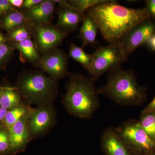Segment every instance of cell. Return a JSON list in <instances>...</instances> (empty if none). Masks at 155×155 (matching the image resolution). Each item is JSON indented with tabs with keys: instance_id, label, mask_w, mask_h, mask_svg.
<instances>
[{
	"instance_id": "obj_5",
	"label": "cell",
	"mask_w": 155,
	"mask_h": 155,
	"mask_svg": "<svg viewBox=\"0 0 155 155\" xmlns=\"http://www.w3.org/2000/svg\"><path fill=\"white\" fill-rule=\"evenodd\" d=\"M91 56V64L87 71L94 81L105 73L121 67L127 59L119 41L100 47Z\"/></svg>"
},
{
	"instance_id": "obj_4",
	"label": "cell",
	"mask_w": 155,
	"mask_h": 155,
	"mask_svg": "<svg viewBox=\"0 0 155 155\" xmlns=\"http://www.w3.org/2000/svg\"><path fill=\"white\" fill-rule=\"evenodd\" d=\"M57 81L38 70H26L20 75L17 88L31 104L40 106L51 104L58 94Z\"/></svg>"
},
{
	"instance_id": "obj_24",
	"label": "cell",
	"mask_w": 155,
	"mask_h": 155,
	"mask_svg": "<svg viewBox=\"0 0 155 155\" xmlns=\"http://www.w3.org/2000/svg\"><path fill=\"white\" fill-rule=\"evenodd\" d=\"M10 151L9 133L0 129V153H5Z\"/></svg>"
},
{
	"instance_id": "obj_29",
	"label": "cell",
	"mask_w": 155,
	"mask_h": 155,
	"mask_svg": "<svg viewBox=\"0 0 155 155\" xmlns=\"http://www.w3.org/2000/svg\"><path fill=\"white\" fill-rule=\"evenodd\" d=\"M150 112H155V97L151 102L142 111V113H147Z\"/></svg>"
},
{
	"instance_id": "obj_12",
	"label": "cell",
	"mask_w": 155,
	"mask_h": 155,
	"mask_svg": "<svg viewBox=\"0 0 155 155\" xmlns=\"http://www.w3.org/2000/svg\"><path fill=\"white\" fill-rule=\"evenodd\" d=\"M100 143L104 155H135L117 135L113 127L103 131Z\"/></svg>"
},
{
	"instance_id": "obj_13",
	"label": "cell",
	"mask_w": 155,
	"mask_h": 155,
	"mask_svg": "<svg viewBox=\"0 0 155 155\" xmlns=\"http://www.w3.org/2000/svg\"><path fill=\"white\" fill-rule=\"evenodd\" d=\"M29 110L19 121L9 128L10 152L16 153L24 149L29 138L28 119Z\"/></svg>"
},
{
	"instance_id": "obj_25",
	"label": "cell",
	"mask_w": 155,
	"mask_h": 155,
	"mask_svg": "<svg viewBox=\"0 0 155 155\" xmlns=\"http://www.w3.org/2000/svg\"><path fill=\"white\" fill-rule=\"evenodd\" d=\"M13 49L8 45H0V64H2L11 56Z\"/></svg>"
},
{
	"instance_id": "obj_7",
	"label": "cell",
	"mask_w": 155,
	"mask_h": 155,
	"mask_svg": "<svg viewBox=\"0 0 155 155\" xmlns=\"http://www.w3.org/2000/svg\"><path fill=\"white\" fill-rule=\"evenodd\" d=\"M31 35L39 52L41 56L58 49L67 36L55 25L30 24Z\"/></svg>"
},
{
	"instance_id": "obj_34",
	"label": "cell",
	"mask_w": 155,
	"mask_h": 155,
	"mask_svg": "<svg viewBox=\"0 0 155 155\" xmlns=\"http://www.w3.org/2000/svg\"><path fill=\"white\" fill-rule=\"evenodd\" d=\"M10 87H4L0 86V91L2 90L8 89L10 88Z\"/></svg>"
},
{
	"instance_id": "obj_16",
	"label": "cell",
	"mask_w": 155,
	"mask_h": 155,
	"mask_svg": "<svg viewBox=\"0 0 155 155\" xmlns=\"http://www.w3.org/2000/svg\"><path fill=\"white\" fill-rule=\"evenodd\" d=\"M13 47L19 51L20 60L23 63L28 62L34 65L41 58L35 43L31 38L14 42Z\"/></svg>"
},
{
	"instance_id": "obj_22",
	"label": "cell",
	"mask_w": 155,
	"mask_h": 155,
	"mask_svg": "<svg viewBox=\"0 0 155 155\" xmlns=\"http://www.w3.org/2000/svg\"><path fill=\"white\" fill-rule=\"evenodd\" d=\"M69 5L78 11L84 13L86 11L99 4L107 2V0H69L67 1Z\"/></svg>"
},
{
	"instance_id": "obj_14",
	"label": "cell",
	"mask_w": 155,
	"mask_h": 155,
	"mask_svg": "<svg viewBox=\"0 0 155 155\" xmlns=\"http://www.w3.org/2000/svg\"><path fill=\"white\" fill-rule=\"evenodd\" d=\"M55 3L53 0H43L33 8L25 11L27 21L32 25L50 24L54 16Z\"/></svg>"
},
{
	"instance_id": "obj_6",
	"label": "cell",
	"mask_w": 155,
	"mask_h": 155,
	"mask_svg": "<svg viewBox=\"0 0 155 155\" xmlns=\"http://www.w3.org/2000/svg\"><path fill=\"white\" fill-rule=\"evenodd\" d=\"M114 130L135 155H150L155 152V142L146 133L138 120L128 119Z\"/></svg>"
},
{
	"instance_id": "obj_23",
	"label": "cell",
	"mask_w": 155,
	"mask_h": 155,
	"mask_svg": "<svg viewBox=\"0 0 155 155\" xmlns=\"http://www.w3.org/2000/svg\"><path fill=\"white\" fill-rule=\"evenodd\" d=\"M9 39L14 42H19L31 38V31H29L26 25L21 26L10 31Z\"/></svg>"
},
{
	"instance_id": "obj_2",
	"label": "cell",
	"mask_w": 155,
	"mask_h": 155,
	"mask_svg": "<svg viewBox=\"0 0 155 155\" xmlns=\"http://www.w3.org/2000/svg\"><path fill=\"white\" fill-rule=\"evenodd\" d=\"M64 97L67 112L80 119H91L99 108L98 89L91 77L78 73L69 74Z\"/></svg>"
},
{
	"instance_id": "obj_11",
	"label": "cell",
	"mask_w": 155,
	"mask_h": 155,
	"mask_svg": "<svg viewBox=\"0 0 155 155\" xmlns=\"http://www.w3.org/2000/svg\"><path fill=\"white\" fill-rule=\"evenodd\" d=\"M55 116L51 104L29 110L28 124L30 137L39 135L48 130L54 123Z\"/></svg>"
},
{
	"instance_id": "obj_17",
	"label": "cell",
	"mask_w": 155,
	"mask_h": 155,
	"mask_svg": "<svg viewBox=\"0 0 155 155\" xmlns=\"http://www.w3.org/2000/svg\"><path fill=\"white\" fill-rule=\"evenodd\" d=\"M17 87H10L8 89L3 90L0 94V106L7 109H13L20 105L21 96Z\"/></svg>"
},
{
	"instance_id": "obj_31",
	"label": "cell",
	"mask_w": 155,
	"mask_h": 155,
	"mask_svg": "<svg viewBox=\"0 0 155 155\" xmlns=\"http://www.w3.org/2000/svg\"><path fill=\"white\" fill-rule=\"evenodd\" d=\"M9 2L12 7L21 8L23 5L24 0H9Z\"/></svg>"
},
{
	"instance_id": "obj_28",
	"label": "cell",
	"mask_w": 155,
	"mask_h": 155,
	"mask_svg": "<svg viewBox=\"0 0 155 155\" xmlns=\"http://www.w3.org/2000/svg\"><path fill=\"white\" fill-rule=\"evenodd\" d=\"M9 0H0V15L5 14L7 12L12 10Z\"/></svg>"
},
{
	"instance_id": "obj_26",
	"label": "cell",
	"mask_w": 155,
	"mask_h": 155,
	"mask_svg": "<svg viewBox=\"0 0 155 155\" xmlns=\"http://www.w3.org/2000/svg\"><path fill=\"white\" fill-rule=\"evenodd\" d=\"M145 8L150 18L155 19V0L146 1Z\"/></svg>"
},
{
	"instance_id": "obj_35",
	"label": "cell",
	"mask_w": 155,
	"mask_h": 155,
	"mask_svg": "<svg viewBox=\"0 0 155 155\" xmlns=\"http://www.w3.org/2000/svg\"><path fill=\"white\" fill-rule=\"evenodd\" d=\"M150 155H155V152L151 154Z\"/></svg>"
},
{
	"instance_id": "obj_32",
	"label": "cell",
	"mask_w": 155,
	"mask_h": 155,
	"mask_svg": "<svg viewBox=\"0 0 155 155\" xmlns=\"http://www.w3.org/2000/svg\"><path fill=\"white\" fill-rule=\"evenodd\" d=\"M8 111L7 109L0 107V123L5 119Z\"/></svg>"
},
{
	"instance_id": "obj_9",
	"label": "cell",
	"mask_w": 155,
	"mask_h": 155,
	"mask_svg": "<svg viewBox=\"0 0 155 155\" xmlns=\"http://www.w3.org/2000/svg\"><path fill=\"white\" fill-rule=\"evenodd\" d=\"M68 57L63 50L57 49L41 56L34 66L46 72L50 77L57 81L69 75Z\"/></svg>"
},
{
	"instance_id": "obj_20",
	"label": "cell",
	"mask_w": 155,
	"mask_h": 155,
	"mask_svg": "<svg viewBox=\"0 0 155 155\" xmlns=\"http://www.w3.org/2000/svg\"><path fill=\"white\" fill-rule=\"evenodd\" d=\"M138 121L146 133L155 142V112L141 113Z\"/></svg>"
},
{
	"instance_id": "obj_3",
	"label": "cell",
	"mask_w": 155,
	"mask_h": 155,
	"mask_svg": "<svg viewBox=\"0 0 155 155\" xmlns=\"http://www.w3.org/2000/svg\"><path fill=\"white\" fill-rule=\"evenodd\" d=\"M98 91L121 106H141L147 98L146 88L138 84L134 71L121 67L109 72L107 84Z\"/></svg>"
},
{
	"instance_id": "obj_1",
	"label": "cell",
	"mask_w": 155,
	"mask_h": 155,
	"mask_svg": "<svg viewBox=\"0 0 155 155\" xmlns=\"http://www.w3.org/2000/svg\"><path fill=\"white\" fill-rule=\"evenodd\" d=\"M94 18L99 30L109 43L119 41L136 25L151 19L145 8L134 9L107 0L87 11Z\"/></svg>"
},
{
	"instance_id": "obj_27",
	"label": "cell",
	"mask_w": 155,
	"mask_h": 155,
	"mask_svg": "<svg viewBox=\"0 0 155 155\" xmlns=\"http://www.w3.org/2000/svg\"><path fill=\"white\" fill-rule=\"evenodd\" d=\"M43 0H24L22 8L25 11L33 8L41 2Z\"/></svg>"
},
{
	"instance_id": "obj_19",
	"label": "cell",
	"mask_w": 155,
	"mask_h": 155,
	"mask_svg": "<svg viewBox=\"0 0 155 155\" xmlns=\"http://www.w3.org/2000/svg\"><path fill=\"white\" fill-rule=\"evenodd\" d=\"M69 49L68 57L72 58L88 70L91 62V54L85 52L83 47H79L71 43L69 45Z\"/></svg>"
},
{
	"instance_id": "obj_18",
	"label": "cell",
	"mask_w": 155,
	"mask_h": 155,
	"mask_svg": "<svg viewBox=\"0 0 155 155\" xmlns=\"http://www.w3.org/2000/svg\"><path fill=\"white\" fill-rule=\"evenodd\" d=\"M27 19L25 14L17 10L13 11L4 17L2 21L3 28L8 31L26 25Z\"/></svg>"
},
{
	"instance_id": "obj_33",
	"label": "cell",
	"mask_w": 155,
	"mask_h": 155,
	"mask_svg": "<svg viewBox=\"0 0 155 155\" xmlns=\"http://www.w3.org/2000/svg\"><path fill=\"white\" fill-rule=\"evenodd\" d=\"M7 39L2 33L0 32V45L5 43Z\"/></svg>"
},
{
	"instance_id": "obj_8",
	"label": "cell",
	"mask_w": 155,
	"mask_h": 155,
	"mask_svg": "<svg viewBox=\"0 0 155 155\" xmlns=\"http://www.w3.org/2000/svg\"><path fill=\"white\" fill-rule=\"evenodd\" d=\"M155 33V22L147 19L130 29L119 41L128 58L137 48L146 45Z\"/></svg>"
},
{
	"instance_id": "obj_21",
	"label": "cell",
	"mask_w": 155,
	"mask_h": 155,
	"mask_svg": "<svg viewBox=\"0 0 155 155\" xmlns=\"http://www.w3.org/2000/svg\"><path fill=\"white\" fill-rule=\"evenodd\" d=\"M29 109L25 106L19 105L8 111L4 119L5 124L9 128L28 113Z\"/></svg>"
},
{
	"instance_id": "obj_15",
	"label": "cell",
	"mask_w": 155,
	"mask_h": 155,
	"mask_svg": "<svg viewBox=\"0 0 155 155\" xmlns=\"http://www.w3.org/2000/svg\"><path fill=\"white\" fill-rule=\"evenodd\" d=\"M82 22L78 38L83 42L82 47L84 48L88 45H97V34L99 29L94 18L90 14L87 13L84 15Z\"/></svg>"
},
{
	"instance_id": "obj_30",
	"label": "cell",
	"mask_w": 155,
	"mask_h": 155,
	"mask_svg": "<svg viewBox=\"0 0 155 155\" xmlns=\"http://www.w3.org/2000/svg\"><path fill=\"white\" fill-rule=\"evenodd\" d=\"M146 45L149 48L155 51V33L151 37Z\"/></svg>"
},
{
	"instance_id": "obj_10",
	"label": "cell",
	"mask_w": 155,
	"mask_h": 155,
	"mask_svg": "<svg viewBox=\"0 0 155 155\" xmlns=\"http://www.w3.org/2000/svg\"><path fill=\"white\" fill-rule=\"evenodd\" d=\"M59 4L58 18L56 26L65 34L68 35L78 28L82 22L84 13L78 11L69 5L67 1L53 0Z\"/></svg>"
}]
</instances>
